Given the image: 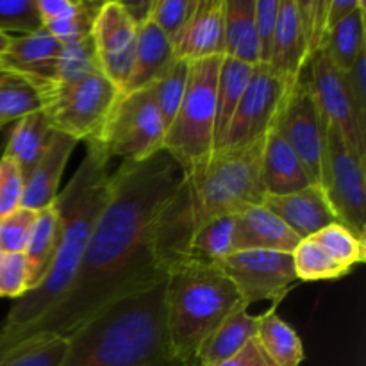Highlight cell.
<instances>
[{
    "mask_svg": "<svg viewBox=\"0 0 366 366\" xmlns=\"http://www.w3.org/2000/svg\"><path fill=\"white\" fill-rule=\"evenodd\" d=\"M263 204L272 213L277 214L300 239L311 238L327 225L338 222L320 184H310L292 195H267Z\"/></svg>",
    "mask_w": 366,
    "mask_h": 366,
    "instance_id": "obj_20",
    "label": "cell"
},
{
    "mask_svg": "<svg viewBox=\"0 0 366 366\" xmlns=\"http://www.w3.org/2000/svg\"><path fill=\"white\" fill-rule=\"evenodd\" d=\"M111 192L109 159L86 142V156L63 193H57L59 242L45 281L14 302L0 327V354L27 338L71 285L93 225Z\"/></svg>",
    "mask_w": 366,
    "mask_h": 366,
    "instance_id": "obj_3",
    "label": "cell"
},
{
    "mask_svg": "<svg viewBox=\"0 0 366 366\" xmlns=\"http://www.w3.org/2000/svg\"><path fill=\"white\" fill-rule=\"evenodd\" d=\"M307 61H310V56H307L306 39H304L302 29H300L297 2L295 0H281L277 29H275L270 59H268L267 66L293 92L304 79Z\"/></svg>",
    "mask_w": 366,
    "mask_h": 366,
    "instance_id": "obj_17",
    "label": "cell"
},
{
    "mask_svg": "<svg viewBox=\"0 0 366 366\" xmlns=\"http://www.w3.org/2000/svg\"><path fill=\"white\" fill-rule=\"evenodd\" d=\"M239 304L238 290L218 264L192 257L170 264L163 281V324L170 356L193 366L204 340Z\"/></svg>",
    "mask_w": 366,
    "mask_h": 366,
    "instance_id": "obj_5",
    "label": "cell"
},
{
    "mask_svg": "<svg viewBox=\"0 0 366 366\" xmlns=\"http://www.w3.org/2000/svg\"><path fill=\"white\" fill-rule=\"evenodd\" d=\"M292 256L299 281H329L343 277L350 272L332 259L313 238L302 239Z\"/></svg>",
    "mask_w": 366,
    "mask_h": 366,
    "instance_id": "obj_34",
    "label": "cell"
},
{
    "mask_svg": "<svg viewBox=\"0 0 366 366\" xmlns=\"http://www.w3.org/2000/svg\"><path fill=\"white\" fill-rule=\"evenodd\" d=\"M102 4L97 2H81V7L75 14L70 18H64L59 21H50V24L43 25L49 34H52L61 45H68V43L81 41V39L92 36L93 24L99 14V9Z\"/></svg>",
    "mask_w": 366,
    "mask_h": 366,
    "instance_id": "obj_38",
    "label": "cell"
},
{
    "mask_svg": "<svg viewBox=\"0 0 366 366\" xmlns=\"http://www.w3.org/2000/svg\"><path fill=\"white\" fill-rule=\"evenodd\" d=\"M88 142L107 157L142 163L163 150L164 125L150 88L120 93L102 127Z\"/></svg>",
    "mask_w": 366,
    "mask_h": 366,
    "instance_id": "obj_7",
    "label": "cell"
},
{
    "mask_svg": "<svg viewBox=\"0 0 366 366\" xmlns=\"http://www.w3.org/2000/svg\"><path fill=\"white\" fill-rule=\"evenodd\" d=\"M163 281L117 300L68 335L59 366H184L167 345Z\"/></svg>",
    "mask_w": 366,
    "mask_h": 366,
    "instance_id": "obj_4",
    "label": "cell"
},
{
    "mask_svg": "<svg viewBox=\"0 0 366 366\" xmlns=\"http://www.w3.org/2000/svg\"><path fill=\"white\" fill-rule=\"evenodd\" d=\"M34 220L36 211L21 206L0 218V249L4 254L24 252Z\"/></svg>",
    "mask_w": 366,
    "mask_h": 366,
    "instance_id": "obj_39",
    "label": "cell"
},
{
    "mask_svg": "<svg viewBox=\"0 0 366 366\" xmlns=\"http://www.w3.org/2000/svg\"><path fill=\"white\" fill-rule=\"evenodd\" d=\"M259 317L249 313L245 304H239L209 336L195 354L193 366H217L234 357L257 335Z\"/></svg>",
    "mask_w": 366,
    "mask_h": 366,
    "instance_id": "obj_22",
    "label": "cell"
},
{
    "mask_svg": "<svg viewBox=\"0 0 366 366\" xmlns=\"http://www.w3.org/2000/svg\"><path fill=\"white\" fill-rule=\"evenodd\" d=\"M189 63L192 61L174 57L172 63L159 74V77L149 86L156 99L157 109H159L161 120H163L164 132L174 122L179 106L184 99L186 86L189 77Z\"/></svg>",
    "mask_w": 366,
    "mask_h": 366,
    "instance_id": "obj_32",
    "label": "cell"
},
{
    "mask_svg": "<svg viewBox=\"0 0 366 366\" xmlns=\"http://www.w3.org/2000/svg\"><path fill=\"white\" fill-rule=\"evenodd\" d=\"M363 0H329L327 7V25L329 29L338 24L340 20L356 11Z\"/></svg>",
    "mask_w": 366,
    "mask_h": 366,
    "instance_id": "obj_48",
    "label": "cell"
},
{
    "mask_svg": "<svg viewBox=\"0 0 366 366\" xmlns=\"http://www.w3.org/2000/svg\"><path fill=\"white\" fill-rule=\"evenodd\" d=\"M39 29L43 24L34 0H0V31L31 34Z\"/></svg>",
    "mask_w": 366,
    "mask_h": 366,
    "instance_id": "obj_40",
    "label": "cell"
},
{
    "mask_svg": "<svg viewBox=\"0 0 366 366\" xmlns=\"http://www.w3.org/2000/svg\"><path fill=\"white\" fill-rule=\"evenodd\" d=\"M27 292L29 264L25 254H4L0 259V297L20 299Z\"/></svg>",
    "mask_w": 366,
    "mask_h": 366,
    "instance_id": "obj_42",
    "label": "cell"
},
{
    "mask_svg": "<svg viewBox=\"0 0 366 366\" xmlns=\"http://www.w3.org/2000/svg\"><path fill=\"white\" fill-rule=\"evenodd\" d=\"M172 59H174V46H172L170 38L150 18L143 21L138 27L132 71L129 75L127 84L120 93L149 88L159 77L161 71L172 63Z\"/></svg>",
    "mask_w": 366,
    "mask_h": 366,
    "instance_id": "obj_23",
    "label": "cell"
},
{
    "mask_svg": "<svg viewBox=\"0 0 366 366\" xmlns=\"http://www.w3.org/2000/svg\"><path fill=\"white\" fill-rule=\"evenodd\" d=\"M61 49L63 45L45 29L13 36L7 50L0 56V68L4 74L18 75L36 84H50L56 82Z\"/></svg>",
    "mask_w": 366,
    "mask_h": 366,
    "instance_id": "obj_16",
    "label": "cell"
},
{
    "mask_svg": "<svg viewBox=\"0 0 366 366\" xmlns=\"http://www.w3.org/2000/svg\"><path fill=\"white\" fill-rule=\"evenodd\" d=\"M217 366H272V365L268 363L264 354L261 352L256 340H252V342H250L245 349L239 350L234 357H231V360L224 361V363Z\"/></svg>",
    "mask_w": 366,
    "mask_h": 366,
    "instance_id": "obj_47",
    "label": "cell"
},
{
    "mask_svg": "<svg viewBox=\"0 0 366 366\" xmlns=\"http://www.w3.org/2000/svg\"><path fill=\"white\" fill-rule=\"evenodd\" d=\"M70 349L68 336L41 331L0 354V366H59Z\"/></svg>",
    "mask_w": 366,
    "mask_h": 366,
    "instance_id": "obj_31",
    "label": "cell"
},
{
    "mask_svg": "<svg viewBox=\"0 0 366 366\" xmlns=\"http://www.w3.org/2000/svg\"><path fill=\"white\" fill-rule=\"evenodd\" d=\"M92 38L100 71L122 92L132 71L138 39V27L124 9V4L114 0L102 2Z\"/></svg>",
    "mask_w": 366,
    "mask_h": 366,
    "instance_id": "obj_14",
    "label": "cell"
},
{
    "mask_svg": "<svg viewBox=\"0 0 366 366\" xmlns=\"http://www.w3.org/2000/svg\"><path fill=\"white\" fill-rule=\"evenodd\" d=\"M279 2L281 0H256V34L259 43V64H267L270 59L272 43L277 29Z\"/></svg>",
    "mask_w": 366,
    "mask_h": 366,
    "instance_id": "obj_43",
    "label": "cell"
},
{
    "mask_svg": "<svg viewBox=\"0 0 366 366\" xmlns=\"http://www.w3.org/2000/svg\"><path fill=\"white\" fill-rule=\"evenodd\" d=\"M366 161L343 142L342 134L327 125L322 182L329 206L340 224L366 239Z\"/></svg>",
    "mask_w": 366,
    "mask_h": 366,
    "instance_id": "obj_9",
    "label": "cell"
},
{
    "mask_svg": "<svg viewBox=\"0 0 366 366\" xmlns=\"http://www.w3.org/2000/svg\"><path fill=\"white\" fill-rule=\"evenodd\" d=\"M120 89L100 70L71 84L54 82L43 107L52 131L77 142H88L99 132Z\"/></svg>",
    "mask_w": 366,
    "mask_h": 366,
    "instance_id": "obj_8",
    "label": "cell"
},
{
    "mask_svg": "<svg viewBox=\"0 0 366 366\" xmlns=\"http://www.w3.org/2000/svg\"><path fill=\"white\" fill-rule=\"evenodd\" d=\"M82 0H34L36 11H38L41 24L59 21L70 18L81 7Z\"/></svg>",
    "mask_w": 366,
    "mask_h": 366,
    "instance_id": "obj_46",
    "label": "cell"
},
{
    "mask_svg": "<svg viewBox=\"0 0 366 366\" xmlns=\"http://www.w3.org/2000/svg\"><path fill=\"white\" fill-rule=\"evenodd\" d=\"M297 11H299L300 29H302L304 39H306L307 56L324 49L325 38H327V7L329 0H295ZM310 63V61H307Z\"/></svg>",
    "mask_w": 366,
    "mask_h": 366,
    "instance_id": "obj_37",
    "label": "cell"
},
{
    "mask_svg": "<svg viewBox=\"0 0 366 366\" xmlns=\"http://www.w3.org/2000/svg\"><path fill=\"white\" fill-rule=\"evenodd\" d=\"M52 84H36L13 74L0 75V127L43 109Z\"/></svg>",
    "mask_w": 366,
    "mask_h": 366,
    "instance_id": "obj_30",
    "label": "cell"
},
{
    "mask_svg": "<svg viewBox=\"0 0 366 366\" xmlns=\"http://www.w3.org/2000/svg\"><path fill=\"white\" fill-rule=\"evenodd\" d=\"M257 66V64H256ZM254 66L239 61L224 57L218 74L217 86V122H214V150H220L224 145L225 132H227L231 118L242 100L243 92L252 77ZM213 150V152H214Z\"/></svg>",
    "mask_w": 366,
    "mask_h": 366,
    "instance_id": "obj_28",
    "label": "cell"
},
{
    "mask_svg": "<svg viewBox=\"0 0 366 366\" xmlns=\"http://www.w3.org/2000/svg\"><path fill=\"white\" fill-rule=\"evenodd\" d=\"M306 71H310L307 81L325 124L335 127L350 150L366 161V136L357 125L342 71L336 70L324 49L311 56Z\"/></svg>",
    "mask_w": 366,
    "mask_h": 366,
    "instance_id": "obj_13",
    "label": "cell"
},
{
    "mask_svg": "<svg viewBox=\"0 0 366 366\" xmlns=\"http://www.w3.org/2000/svg\"><path fill=\"white\" fill-rule=\"evenodd\" d=\"M77 143V139L70 138L63 132L52 131L41 157L32 168L31 175L24 181V193H21L20 202L21 207L39 211L43 207L52 206L57 193H59L64 167H66Z\"/></svg>",
    "mask_w": 366,
    "mask_h": 366,
    "instance_id": "obj_19",
    "label": "cell"
},
{
    "mask_svg": "<svg viewBox=\"0 0 366 366\" xmlns=\"http://www.w3.org/2000/svg\"><path fill=\"white\" fill-rule=\"evenodd\" d=\"M365 20H366V4L361 2L356 11L347 14L343 20L332 25L325 38L324 50L329 56L336 70L345 74L361 52L366 50L365 41Z\"/></svg>",
    "mask_w": 366,
    "mask_h": 366,
    "instance_id": "obj_29",
    "label": "cell"
},
{
    "mask_svg": "<svg viewBox=\"0 0 366 366\" xmlns=\"http://www.w3.org/2000/svg\"><path fill=\"white\" fill-rule=\"evenodd\" d=\"M100 70L99 59H97L95 43L92 36L81 39V41L63 45L57 61V84H71L81 79L88 77L93 71Z\"/></svg>",
    "mask_w": 366,
    "mask_h": 366,
    "instance_id": "obj_36",
    "label": "cell"
},
{
    "mask_svg": "<svg viewBox=\"0 0 366 366\" xmlns=\"http://www.w3.org/2000/svg\"><path fill=\"white\" fill-rule=\"evenodd\" d=\"M2 256H4V252H2V249H0V259H2Z\"/></svg>",
    "mask_w": 366,
    "mask_h": 366,
    "instance_id": "obj_50",
    "label": "cell"
},
{
    "mask_svg": "<svg viewBox=\"0 0 366 366\" xmlns=\"http://www.w3.org/2000/svg\"><path fill=\"white\" fill-rule=\"evenodd\" d=\"M357 125L366 136V50L357 56L352 66L343 74Z\"/></svg>",
    "mask_w": 366,
    "mask_h": 366,
    "instance_id": "obj_44",
    "label": "cell"
},
{
    "mask_svg": "<svg viewBox=\"0 0 366 366\" xmlns=\"http://www.w3.org/2000/svg\"><path fill=\"white\" fill-rule=\"evenodd\" d=\"M4 74V71H2V68H0V75H2Z\"/></svg>",
    "mask_w": 366,
    "mask_h": 366,
    "instance_id": "obj_51",
    "label": "cell"
},
{
    "mask_svg": "<svg viewBox=\"0 0 366 366\" xmlns=\"http://www.w3.org/2000/svg\"><path fill=\"white\" fill-rule=\"evenodd\" d=\"M302 239L264 204L249 206L234 214L232 252L238 250H272L293 254Z\"/></svg>",
    "mask_w": 366,
    "mask_h": 366,
    "instance_id": "obj_18",
    "label": "cell"
},
{
    "mask_svg": "<svg viewBox=\"0 0 366 366\" xmlns=\"http://www.w3.org/2000/svg\"><path fill=\"white\" fill-rule=\"evenodd\" d=\"M232 229L234 217H222L206 224L193 234L182 259L192 257L204 263L218 264L224 257L232 254Z\"/></svg>",
    "mask_w": 366,
    "mask_h": 366,
    "instance_id": "obj_33",
    "label": "cell"
},
{
    "mask_svg": "<svg viewBox=\"0 0 366 366\" xmlns=\"http://www.w3.org/2000/svg\"><path fill=\"white\" fill-rule=\"evenodd\" d=\"M292 93L267 64L254 66L252 77L225 132L222 149H242L263 142L277 125Z\"/></svg>",
    "mask_w": 366,
    "mask_h": 366,
    "instance_id": "obj_10",
    "label": "cell"
},
{
    "mask_svg": "<svg viewBox=\"0 0 366 366\" xmlns=\"http://www.w3.org/2000/svg\"><path fill=\"white\" fill-rule=\"evenodd\" d=\"M224 21L225 0H197L184 27L172 39L174 57L186 61L225 57Z\"/></svg>",
    "mask_w": 366,
    "mask_h": 366,
    "instance_id": "obj_15",
    "label": "cell"
},
{
    "mask_svg": "<svg viewBox=\"0 0 366 366\" xmlns=\"http://www.w3.org/2000/svg\"><path fill=\"white\" fill-rule=\"evenodd\" d=\"M263 143L264 139L242 149L214 150L181 175L152 229V252L164 274L182 259L200 227L264 202Z\"/></svg>",
    "mask_w": 366,
    "mask_h": 366,
    "instance_id": "obj_2",
    "label": "cell"
},
{
    "mask_svg": "<svg viewBox=\"0 0 366 366\" xmlns=\"http://www.w3.org/2000/svg\"><path fill=\"white\" fill-rule=\"evenodd\" d=\"M181 175L164 150L142 163L122 161L111 174L109 197L74 281L31 335H71L117 300L163 281L167 274L154 257L152 229Z\"/></svg>",
    "mask_w": 366,
    "mask_h": 366,
    "instance_id": "obj_1",
    "label": "cell"
},
{
    "mask_svg": "<svg viewBox=\"0 0 366 366\" xmlns=\"http://www.w3.org/2000/svg\"><path fill=\"white\" fill-rule=\"evenodd\" d=\"M21 193H24V177H21L20 168L13 159L2 156L0 159V218L20 207Z\"/></svg>",
    "mask_w": 366,
    "mask_h": 366,
    "instance_id": "obj_45",
    "label": "cell"
},
{
    "mask_svg": "<svg viewBox=\"0 0 366 366\" xmlns=\"http://www.w3.org/2000/svg\"><path fill=\"white\" fill-rule=\"evenodd\" d=\"M256 343L272 366H300L304 360L302 340L295 329L277 315V304L259 317Z\"/></svg>",
    "mask_w": 366,
    "mask_h": 366,
    "instance_id": "obj_27",
    "label": "cell"
},
{
    "mask_svg": "<svg viewBox=\"0 0 366 366\" xmlns=\"http://www.w3.org/2000/svg\"><path fill=\"white\" fill-rule=\"evenodd\" d=\"M11 38H13V36L7 34V32L0 31V56H2V54L7 50V46H9V43H11Z\"/></svg>",
    "mask_w": 366,
    "mask_h": 366,
    "instance_id": "obj_49",
    "label": "cell"
},
{
    "mask_svg": "<svg viewBox=\"0 0 366 366\" xmlns=\"http://www.w3.org/2000/svg\"><path fill=\"white\" fill-rule=\"evenodd\" d=\"M261 184L268 197L292 195L313 184L297 154L275 127L268 132L263 143Z\"/></svg>",
    "mask_w": 366,
    "mask_h": 366,
    "instance_id": "obj_21",
    "label": "cell"
},
{
    "mask_svg": "<svg viewBox=\"0 0 366 366\" xmlns=\"http://www.w3.org/2000/svg\"><path fill=\"white\" fill-rule=\"evenodd\" d=\"M57 242H59V211L54 202L52 206L36 211V220L24 250L29 264V292L36 290L45 281L56 254Z\"/></svg>",
    "mask_w": 366,
    "mask_h": 366,
    "instance_id": "obj_25",
    "label": "cell"
},
{
    "mask_svg": "<svg viewBox=\"0 0 366 366\" xmlns=\"http://www.w3.org/2000/svg\"><path fill=\"white\" fill-rule=\"evenodd\" d=\"M247 307L261 300L279 304L297 279L293 256L272 250H238L218 263Z\"/></svg>",
    "mask_w": 366,
    "mask_h": 366,
    "instance_id": "obj_11",
    "label": "cell"
},
{
    "mask_svg": "<svg viewBox=\"0 0 366 366\" xmlns=\"http://www.w3.org/2000/svg\"><path fill=\"white\" fill-rule=\"evenodd\" d=\"M256 0H225V57L256 66L259 43L256 34Z\"/></svg>",
    "mask_w": 366,
    "mask_h": 366,
    "instance_id": "obj_24",
    "label": "cell"
},
{
    "mask_svg": "<svg viewBox=\"0 0 366 366\" xmlns=\"http://www.w3.org/2000/svg\"><path fill=\"white\" fill-rule=\"evenodd\" d=\"M275 129L297 154L310 181L320 184L327 124L322 118L307 79H302L293 89Z\"/></svg>",
    "mask_w": 366,
    "mask_h": 366,
    "instance_id": "obj_12",
    "label": "cell"
},
{
    "mask_svg": "<svg viewBox=\"0 0 366 366\" xmlns=\"http://www.w3.org/2000/svg\"><path fill=\"white\" fill-rule=\"evenodd\" d=\"M311 238L347 270H352L366 259V239H361L340 222L327 225Z\"/></svg>",
    "mask_w": 366,
    "mask_h": 366,
    "instance_id": "obj_35",
    "label": "cell"
},
{
    "mask_svg": "<svg viewBox=\"0 0 366 366\" xmlns=\"http://www.w3.org/2000/svg\"><path fill=\"white\" fill-rule=\"evenodd\" d=\"M222 61L224 57H207L189 63L184 99L164 132L163 150L170 154L182 174L192 170L214 150L217 86Z\"/></svg>",
    "mask_w": 366,
    "mask_h": 366,
    "instance_id": "obj_6",
    "label": "cell"
},
{
    "mask_svg": "<svg viewBox=\"0 0 366 366\" xmlns=\"http://www.w3.org/2000/svg\"><path fill=\"white\" fill-rule=\"evenodd\" d=\"M197 0H154L150 20L172 39L179 34L189 14L193 13Z\"/></svg>",
    "mask_w": 366,
    "mask_h": 366,
    "instance_id": "obj_41",
    "label": "cell"
},
{
    "mask_svg": "<svg viewBox=\"0 0 366 366\" xmlns=\"http://www.w3.org/2000/svg\"><path fill=\"white\" fill-rule=\"evenodd\" d=\"M50 134H52V127L43 109L25 114L11 131L4 156L18 164L24 181L31 175L32 168L41 157Z\"/></svg>",
    "mask_w": 366,
    "mask_h": 366,
    "instance_id": "obj_26",
    "label": "cell"
}]
</instances>
